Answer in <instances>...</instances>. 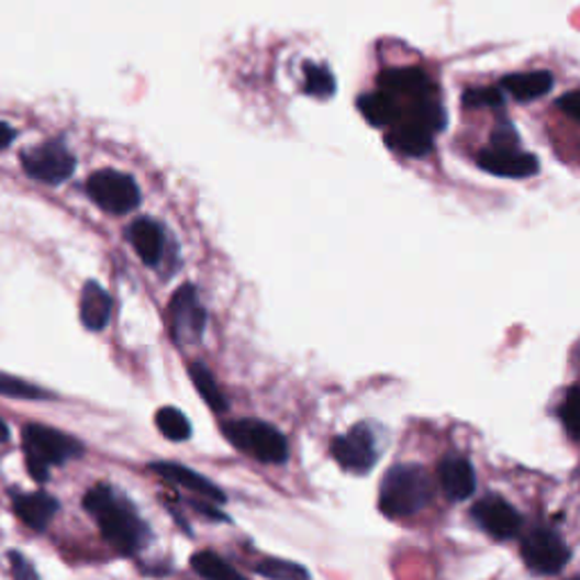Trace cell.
<instances>
[{"instance_id": "9c48e42d", "label": "cell", "mask_w": 580, "mask_h": 580, "mask_svg": "<svg viewBox=\"0 0 580 580\" xmlns=\"http://www.w3.org/2000/svg\"><path fill=\"white\" fill-rule=\"evenodd\" d=\"M334 460L352 475H368L379 460L377 435L368 424H354L332 440Z\"/></svg>"}, {"instance_id": "9a60e30c", "label": "cell", "mask_w": 580, "mask_h": 580, "mask_svg": "<svg viewBox=\"0 0 580 580\" xmlns=\"http://www.w3.org/2000/svg\"><path fill=\"white\" fill-rule=\"evenodd\" d=\"M59 511V501L48 492L14 494V513L32 531H46Z\"/></svg>"}, {"instance_id": "83f0119b", "label": "cell", "mask_w": 580, "mask_h": 580, "mask_svg": "<svg viewBox=\"0 0 580 580\" xmlns=\"http://www.w3.org/2000/svg\"><path fill=\"white\" fill-rule=\"evenodd\" d=\"M0 394L3 397H16V399H44L46 392L42 388H36L19 377H12V375H5L0 372Z\"/></svg>"}, {"instance_id": "277c9868", "label": "cell", "mask_w": 580, "mask_h": 580, "mask_svg": "<svg viewBox=\"0 0 580 580\" xmlns=\"http://www.w3.org/2000/svg\"><path fill=\"white\" fill-rule=\"evenodd\" d=\"M221 428H223V435L232 447H236L238 451L257 458L261 462L281 465L290 456L286 435L268 422L243 417V420L223 422Z\"/></svg>"}, {"instance_id": "7402d4cb", "label": "cell", "mask_w": 580, "mask_h": 580, "mask_svg": "<svg viewBox=\"0 0 580 580\" xmlns=\"http://www.w3.org/2000/svg\"><path fill=\"white\" fill-rule=\"evenodd\" d=\"M191 567L196 573L209 580H243V573L232 567L227 560H223L213 551H198L191 556Z\"/></svg>"}, {"instance_id": "44dd1931", "label": "cell", "mask_w": 580, "mask_h": 580, "mask_svg": "<svg viewBox=\"0 0 580 580\" xmlns=\"http://www.w3.org/2000/svg\"><path fill=\"white\" fill-rule=\"evenodd\" d=\"M189 375H191V381L196 386V390L200 392V397L207 402V406L213 411V413H225L227 411V399L223 394V390L217 388V381L215 377L211 375V370L204 366L202 360H193L189 366Z\"/></svg>"}, {"instance_id": "e0dca14e", "label": "cell", "mask_w": 580, "mask_h": 580, "mask_svg": "<svg viewBox=\"0 0 580 580\" xmlns=\"http://www.w3.org/2000/svg\"><path fill=\"white\" fill-rule=\"evenodd\" d=\"M554 89V76L549 70H528L513 72L501 80V91L511 93L520 102H533L542 96H547Z\"/></svg>"}, {"instance_id": "7a4b0ae2", "label": "cell", "mask_w": 580, "mask_h": 580, "mask_svg": "<svg viewBox=\"0 0 580 580\" xmlns=\"http://www.w3.org/2000/svg\"><path fill=\"white\" fill-rule=\"evenodd\" d=\"M433 479L426 467L415 462L392 465L379 486V511L388 520H406L433 501Z\"/></svg>"}, {"instance_id": "cb8c5ba5", "label": "cell", "mask_w": 580, "mask_h": 580, "mask_svg": "<svg viewBox=\"0 0 580 580\" xmlns=\"http://www.w3.org/2000/svg\"><path fill=\"white\" fill-rule=\"evenodd\" d=\"M304 93L313 98H332L336 93L334 72L320 64H304Z\"/></svg>"}, {"instance_id": "5b68a950", "label": "cell", "mask_w": 580, "mask_h": 580, "mask_svg": "<svg viewBox=\"0 0 580 580\" xmlns=\"http://www.w3.org/2000/svg\"><path fill=\"white\" fill-rule=\"evenodd\" d=\"M524 565L537 576H558L571 560L565 537L549 526H533L520 547Z\"/></svg>"}, {"instance_id": "7c38bea8", "label": "cell", "mask_w": 580, "mask_h": 580, "mask_svg": "<svg viewBox=\"0 0 580 580\" xmlns=\"http://www.w3.org/2000/svg\"><path fill=\"white\" fill-rule=\"evenodd\" d=\"M150 469L155 471L157 477H161L164 481L181 488V490H189L193 494H200L213 503H225L227 497L225 492L213 486L209 479H204L202 475H198V471H193L191 467L187 465H179V462H168V460H159V462H153Z\"/></svg>"}, {"instance_id": "8fae6325", "label": "cell", "mask_w": 580, "mask_h": 580, "mask_svg": "<svg viewBox=\"0 0 580 580\" xmlns=\"http://www.w3.org/2000/svg\"><path fill=\"white\" fill-rule=\"evenodd\" d=\"M471 517L494 539H513L522 531V515L517 507L499 494H486L471 507Z\"/></svg>"}, {"instance_id": "1f68e13d", "label": "cell", "mask_w": 580, "mask_h": 580, "mask_svg": "<svg viewBox=\"0 0 580 580\" xmlns=\"http://www.w3.org/2000/svg\"><path fill=\"white\" fill-rule=\"evenodd\" d=\"M8 440H10V428H8V424L3 420H0V445L8 443Z\"/></svg>"}, {"instance_id": "ffe728a7", "label": "cell", "mask_w": 580, "mask_h": 580, "mask_svg": "<svg viewBox=\"0 0 580 580\" xmlns=\"http://www.w3.org/2000/svg\"><path fill=\"white\" fill-rule=\"evenodd\" d=\"M358 112L375 127H390L399 121V102L386 91H372L358 98Z\"/></svg>"}, {"instance_id": "d6986e66", "label": "cell", "mask_w": 580, "mask_h": 580, "mask_svg": "<svg viewBox=\"0 0 580 580\" xmlns=\"http://www.w3.org/2000/svg\"><path fill=\"white\" fill-rule=\"evenodd\" d=\"M433 138H435V134H431L417 125L399 123V125L390 127L386 143L399 155L426 157L433 150Z\"/></svg>"}, {"instance_id": "52a82bcc", "label": "cell", "mask_w": 580, "mask_h": 580, "mask_svg": "<svg viewBox=\"0 0 580 580\" xmlns=\"http://www.w3.org/2000/svg\"><path fill=\"white\" fill-rule=\"evenodd\" d=\"M168 315H170V334L177 347H193L202 341L207 326V311L200 302L198 288L193 283H185L175 290L168 306Z\"/></svg>"}, {"instance_id": "8992f818", "label": "cell", "mask_w": 580, "mask_h": 580, "mask_svg": "<svg viewBox=\"0 0 580 580\" xmlns=\"http://www.w3.org/2000/svg\"><path fill=\"white\" fill-rule=\"evenodd\" d=\"M89 198L107 213L125 215L141 204V189L132 175L104 168L87 179Z\"/></svg>"}, {"instance_id": "f1b7e54d", "label": "cell", "mask_w": 580, "mask_h": 580, "mask_svg": "<svg viewBox=\"0 0 580 580\" xmlns=\"http://www.w3.org/2000/svg\"><path fill=\"white\" fill-rule=\"evenodd\" d=\"M558 107H560V112H565L571 121H578L580 119V96H578V91L565 93L558 100Z\"/></svg>"}, {"instance_id": "ac0fdd59", "label": "cell", "mask_w": 580, "mask_h": 580, "mask_svg": "<svg viewBox=\"0 0 580 580\" xmlns=\"http://www.w3.org/2000/svg\"><path fill=\"white\" fill-rule=\"evenodd\" d=\"M112 317V298L98 281H87L80 298V320L89 332H102Z\"/></svg>"}, {"instance_id": "603a6c76", "label": "cell", "mask_w": 580, "mask_h": 580, "mask_svg": "<svg viewBox=\"0 0 580 580\" xmlns=\"http://www.w3.org/2000/svg\"><path fill=\"white\" fill-rule=\"evenodd\" d=\"M155 424H157V428L164 438H168L172 443H185L191 438V433H193L189 417L172 406L159 409L155 415Z\"/></svg>"}, {"instance_id": "4316f807", "label": "cell", "mask_w": 580, "mask_h": 580, "mask_svg": "<svg viewBox=\"0 0 580 580\" xmlns=\"http://www.w3.org/2000/svg\"><path fill=\"white\" fill-rule=\"evenodd\" d=\"M462 104L469 109H499L503 107V91L494 87H475L462 93Z\"/></svg>"}, {"instance_id": "ba28073f", "label": "cell", "mask_w": 580, "mask_h": 580, "mask_svg": "<svg viewBox=\"0 0 580 580\" xmlns=\"http://www.w3.org/2000/svg\"><path fill=\"white\" fill-rule=\"evenodd\" d=\"M21 164L27 177L42 181V185H64L76 172V155H72L64 141L40 143L21 155Z\"/></svg>"}, {"instance_id": "4dcf8cb0", "label": "cell", "mask_w": 580, "mask_h": 580, "mask_svg": "<svg viewBox=\"0 0 580 580\" xmlns=\"http://www.w3.org/2000/svg\"><path fill=\"white\" fill-rule=\"evenodd\" d=\"M14 138H16V130L8 123H0V150H5Z\"/></svg>"}, {"instance_id": "d4e9b609", "label": "cell", "mask_w": 580, "mask_h": 580, "mask_svg": "<svg viewBox=\"0 0 580 580\" xmlns=\"http://www.w3.org/2000/svg\"><path fill=\"white\" fill-rule=\"evenodd\" d=\"M254 571L264 578H275V580H306V578H311L306 567H302L298 562H290V560H279V558L264 560L261 565H257V569Z\"/></svg>"}, {"instance_id": "6da1fadb", "label": "cell", "mask_w": 580, "mask_h": 580, "mask_svg": "<svg viewBox=\"0 0 580 580\" xmlns=\"http://www.w3.org/2000/svg\"><path fill=\"white\" fill-rule=\"evenodd\" d=\"M85 511L96 520L104 542L114 547L123 556H136L148 547L153 537L150 526L138 515L134 503L116 492V488L98 483L93 486L85 499Z\"/></svg>"}, {"instance_id": "3957f363", "label": "cell", "mask_w": 580, "mask_h": 580, "mask_svg": "<svg viewBox=\"0 0 580 580\" xmlns=\"http://www.w3.org/2000/svg\"><path fill=\"white\" fill-rule=\"evenodd\" d=\"M23 449L30 477L40 483L48 481L51 467L64 465L66 460L80 458L85 454L80 440L44 424H27L23 428Z\"/></svg>"}, {"instance_id": "30bf717a", "label": "cell", "mask_w": 580, "mask_h": 580, "mask_svg": "<svg viewBox=\"0 0 580 580\" xmlns=\"http://www.w3.org/2000/svg\"><path fill=\"white\" fill-rule=\"evenodd\" d=\"M477 164L481 170L507 179H526L539 172V159L531 153L520 150V145L490 143L488 148L477 155Z\"/></svg>"}, {"instance_id": "5bb4252c", "label": "cell", "mask_w": 580, "mask_h": 580, "mask_svg": "<svg viewBox=\"0 0 580 580\" xmlns=\"http://www.w3.org/2000/svg\"><path fill=\"white\" fill-rule=\"evenodd\" d=\"M438 481L451 501H467L477 492V471L465 456H447L438 465Z\"/></svg>"}, {"instance_id": "2e32d148", "label": "cell", "mask_w": 580, "mask_h": 580, "mask_svg": "<svg viewBox=\"0 0 580 580\" xmlns=\"http://www.w3.org/2000/svg\"><path fill=\"white\" fill-rule=\"evenodd\" d=\"M379 89H383L397 98H415V96H424V93L435 91V87L428 80L426 72L415 68V66L383 70L379 76Z\"/></svg>"}, {"instance_id": "484cf974", "label": "cell", "mask_w": 580, "mask_h": 580, "mask_svg": "<svg viewBox=\"0 0 580 580\" xmlns=\"http://www.w3.org/2000/svg\"><path fill=\"white\" fill-rule=\"evenodd\" d=\"M578 413H580V402H578V388L571 386L567 388V394L562 399V404L558 409L560 424L565 426L569 440H578Z\"/></svg>"}, {"instance_id": "4fadbf2b", "label": "cell", "mask_w": 580, "mask_h": 580, "mask_svg": "<svg viewBox=\"0 0 580 580\" xmlns=\"http://www.w3.org/2000/svg\"><path fill=\"white\" fill-rule=\"evenodd\" d=\"M127 241L136 249L138 259L145 266H159L166 257V234L164 227L153 217H136L127 227Z\"/></svg>"}, {"instance_id": "f546056e", "label": "cell", "mask_w": 580, "mask_h": 580, "mask_svg": "<svg viewBox=\"0 0 580 580\" xmlns=\"http://www.w3.org/2000/svg\"><path fill=\"white\" fill-rule=\"evenodd\" d=\"M12 560H14L12 562L14 565V576H19V578H27V576L30 578H36V571L19 554H12Z\"/></svg>"}]
</instances>
